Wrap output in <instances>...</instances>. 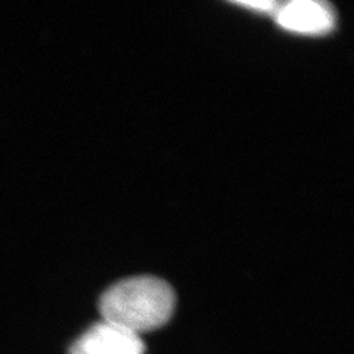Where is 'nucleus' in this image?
<instances>
[{
	"label": "nucleus",
	"mask_w": 354,
	"mask_h": 354,
	"mask_svg": "<svg viewBox=\"0 0 354 354\" xmlns=\"http://www.w3.org/2000/svg\"><path fill=\"white\" fill-rule=\"evenodd\" d=\"M173 288L153 276H138L113 285L101 297L99 312L104 320L133 334L158 329L174 312Z\"/></svg>",
	"instance_id": "1"
},
{
	"label": "nucleus",
	"mask_w": 354,
	"mask_h": 354,
	"mask_svg": "<svg viewBox=\"0 0 354 354\" xmlns=\"http://www.w3.org/2000/svg\"><path fill=\"white\" fill-rule=\"evenodd\" d=\"M145 342L140 335L114 325L99 322L88 328L84 334L74 341L70 354H143Z\"/></svg>",
	"instance_id": "2"
},
{
	"label": "nucleus",
	"mask_w": 354,
	"mask_h": 354,
	"mask_svg": "<svg viewBox=\"0 0 354 354\" xmlns=\"http://www.w3.org/2000/svg\"><path fill=\"white\" fill-rule=\"evenodd\" d=\"M279 26L301 35H325L335 26V14L330 5L315 0H294L276 10Z\"/></svg>",
	"instance_id": "3"
},
{
	"label": "nucleus",
	"mask_w": 354,
	"mask_h": 354,
	"mask_svg": "<svg viewBox=\"0 0 354 354\" xmlns=\"http://www.w3.org/2000/svg\"><path fill=\"white\" fill-rule=\"evenodd\" d=\"M238 5L260 10V12H276L281 6L278 2H238Z\"/></svg>",
	"instance_id": "4"
}]
</instances>
